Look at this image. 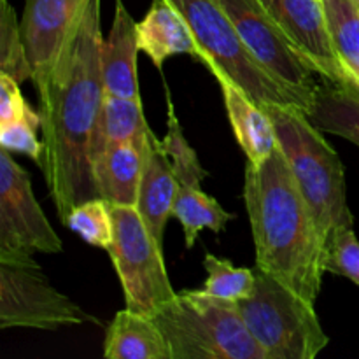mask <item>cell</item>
I'll return each mask as SVG.
<instances>
[{"label": "cell", "instance_id": "6da1fadb", "mask_svg": "<svg viewBox=\"0 0 359 359\" xmlns=\"http://www.w3.org/2000/svg\"><path fill=\"white\" fill-rule=\"evenodd\" d=\"M100 0H84L65 49L39 95L44 172L62 223L70 210L97 198L93 140L105 97L102 76Z\"/></svg>", "mask_w": 359, "mask_h": 359}, {"label": "cell", "instance_id": "7a4b0ae2", "mask_svg": "<svg viewBox=\"0 0 359 359\" xmlns=\"http://www.w3.org/2000/svg\"><path fill=\"white\" fill-rule=\"evenodd\" d=\"M244 202L256 266L316 304L323 286V241L280 147L259 167L245 165Z\"/></svg>", "mask_w": 359, "mask_h": 359}, {"label": "cell", "instance_id": "3957f363", "mask_svg": "<svg viewBox=\"0 0 359 359\" xmlns=\"http://www.w3.org/2000/svg\"><path fill=\"white\" fill-rule=\"evenodd\" d=\"M276 126L280 151L312 210L323 249L340 230L353 228L347 205L344 165L307 112L286 105H265Z\"/></svg>", "mask_w": 359, "mask_h": 359}, {"label": "cell", "instance_id": "277c9868", "mask_svg": "<svg viewBox=\"0 0 359 359\" xmlns=\"http://www.w3.org/2000/svg\"><path fill=\"white\" fill-rule=\"evenodd\" d=\"M188 21L198 60L216 79H228L259 105H286L307 112L312 98L270 74L249 53L233 23L216 0H168Z\"/></svg>", "mask_w": 359, "mask_h": 359}, {"label": "cell", "instance_id": "5b68a950", "mask_svg": "<svg viewBox=\"0 0 359 359\" xmlns=\"http://www.w3.org/2000/svg\"><path fill=\"white\" fill-rule=\"evenodd\" d=\"M153 319L170 346L172 359H266L237 302L203 290L177 293Z\"/></svg>", "mask_w": 359, "mask_h": 359}, {"label": "cell", "instance_id": "8992f818", "mask_svg": "<svg viewBox=\"0 0 359 359\" xmlns=\"http://www.w3.org/2000/svg\"><path fill=\"white\" fill-rule=\"evenodd\" d=\"M255 293L237 302L266 359H314L328 346L314 304L255 266Z\"/></svg>", "mask_w": 359, "mask_h": 359}, {"label": "cell", "instance_id": "52a82bcc", "mask_svg": "<svg viewBox=\"0 0 359 359\" xmlns=\"http://www.w3.org/2000/svg\"><path fill=\"white\" fill-rule=\"evenodd\" d=\"M114 219V241L109 248L126 309L154 316L158 309L175 297L167 266L163 245L151 235L135 205L111 203Z\"/></svg>", "mask_w": 359, "mask_h": 359}, {"label": "cell", "instance_id": "ba28073f", "mask_svg": "<svg viewBox=\"0 0 359 359\" xmlns=\"http://www.w3.org/2000/svg\"><path fill=\"white\" fill-rule=\"evenodd\" d=\"M100 323L51 286L34 256L0 259V330H55Z\"/></svg>", "mask_w": 359, "mask_h": 359}, {"label": "cell", "instance_id": "9c48e42d", "mask_svg": "<svg viewBox=\"0 0 359 359\" xmlns=\"http://www.w3.org/2000/svg\"><path fill=\"white\" fill-rule=\"evenodd\" d=\"M63 244L32 189L30 174L0 147V259L55 255Z\"/></svg>", "mask_w": 359, "mask_h": 359}, {"label": "cell", "instance_id": "30bf717a", "mask_svg": "<svg viewBox=\"0 0 359 359\" xmlns=\"http://www.w3.org/2000/svg\"><path fill=\"white\" fill-rule=\"evenodd\" d=\"M238 37L270 74L314 100L319 83L311 60L290 41L259 0H216Z\"/></svg>", "mask_w": 359, "mask_h": 359}, {"label": "cell", "instance_id": "8fae6325", "mask_svg": "<svg viewBox=\"0 0 359 359\" xmlns=\"http://www.w3.org/2000/svg\"><path fill=\"white\" fill-rule=\"evenodd\" d=\"M84 0H27L20 21L21 37L34 69L39 95L48 88L51 74L65 49Z\"/></svg>", "mask_w": 359, "mask_h": 359}, {"label": "cell", "instance_id": "7c38bea8", "mask_svg": "<svg viewBox=\"0 0 359 359\" xmlns=\"http://www.w3.org/2000/svg\"><path fill=\"white\" fill-rule=\"evenodd\" d=\"M290 41L325 81L351 86L354 81L333 48L323 0H259ZM358 86V84H356Z\"/></svg>", "mask_w": 359, "mask_h": 359}, {"label": "cell", "instance_id": "4fadbf2b", "mask_svg": "<svg viewBox=\"0 0 359 359\" xmlns=\"http://www.w3.org/2000/svg\"><path fill=\"white\" fill-rule=\"evenodd\" d=\"M137 21L128 13L123 0H116L114 21L109 37L102 42V76L107 95L140 98L137 77Z\"/></svg>", "mask_w": 359, "mask_h": 359}, {"label": "cell", "instance_id": "5bb4252c", "mask_svg": "<svg viewBox=\"0 0 359 359\" xmlns=\"http://www.w3.org/2000/svg\"><path fill=\"white\" fill-rule=\"evenodd\" d=\"M177 179L172 165L161 147V139L151 133L144 147V168L140 179L137 209L146 223L147 230L163 245L165 226L172 217L175 195H177Z\"/></svg>", "mask_w": 359, "mask_h": 359}, {"label": "cell", "instance_id": "9a60e30c", "mask_svg": "<svg viewBox=\"0 0 359 359\" xmlns=\"http://www.w3.org/2000/svg\"><path fill=\"white\" fill-rule=\"evenodd\" d=\"M223 91L224 107L238 146L249 163L259 167L279 147L276 126L263 105L252 100L244 90L228 79H217Z\"/></svg>", "mask_w": 359, "mask_h": 359}, {"label": "cell", "instance_id": "2e32d148", "mask_svg": "<svg viewBox=\"0 0 359 359\" xmlns=\"http://www.w3.org/2000/svg\"><path fill=\"white\" fill-rule=\"evenodd\" d=\"M139 49L161 69L175 55L198 58V44L182 14L168 0H153L142 21L137 23Z\"/></svg>", "mask_w": 359, "mask_h": 359}, {"label": "cell", "instance_id": "e0dca14e", "mask_svg": "<svg viewBox=\"0 0 359 359\" xmlns=\"http://www.w3.org/2000/svg\"><path fill=\"white\" fill-rule=\"evenodd\" d=\"M144 168V151L132 142L111 144L95 156L93 175L98 196L109 203L137 205Z\"/></svg>", "mask_w": 359, "mask_h": 359}, {"label": "cell", "instance_id": "ac0fdd59", "mask_svg": "<svg viewBox=\"0 0 359 359\" xmlns=\"http://www.w3.org/2000/svg\"><path fill=\"white\" fill-rule=\"evenodd\" d=\"M107 359H172V351L153 316L119 311L104 340Z\"/></svg>", "mask_w": 359, "mask_h": 359}, {"label": "cell", "instance_id": "d6986e66", "mask_svg": "<svg viewBox=\"0 0 359 359\" xmlns=\"http://www.w3.org/2000/svg\"><path fill=\"white\" fill-rule=\"evenodd\" d=\"M307 118L323 133L344 137L359 147V86H344L323 79Z\"/></svg>", "mask_w": 359, "mask_h": 359}, {"label": "cell", "instance_id": "ffe728a7", "mask_svg": "<svg viewBox=\"0 0 359 359\" xmlns=\"http://www.w3.org/2000/svg\"><path fill=\"white\" fill-rule=\"evenodd\" d=\"M151 128L146 121L142 98H125L105 93L93 140V160L111 144L132 142L144 151Z\"/></svg>", "mask_w": 359, "mask_h": 359}, {"label": "cell", "instance_id": "44dd1931", "mask_svg": "<svg viewBox=\"0 0 359 359\" xmlns=\"http://www.w3.org/2000/svg\"><path fill=\"white\" fill-rule=\"evenodd\" d=\"M172 217L181 223L184 230L186 248L191 249L203 228H209L214 233H221L233 214L226 212L214 196L207 195L200 186H177Z\"/></svg>", "mask_w": 359, "mask_h": 359}, {"label": "cell", "instance_id": "7402d4cb", "mask_svg": "<svg viewBox=\"0 0 359 359\" xmlns=\"http://www.w3.org/2000/svg\"><path fill=\"white\" fill-rule=\"evenodd\" d=\"M328 30L340 63L359 86V9L354 0H323Z\"/></svg>", "mask_w": 359, "mask_h": 359}, {"label": "cell", "instance_id": "603a6c76", "mask_svg": "<svg viewBox=\"0 0 359 359\" xmlns=\"http://www.w3.org/2000/svg\"><path fill=\"white\" fill-rule=\"evenodd\" d=\"M167 90V105H168V121H167V135L161 139V147L167 154L168 161L172 165L175 179L179 186H200V182L207 177V170L200 163L198 156L193 151L182 133L181 125L177 121V116L174 112V104H172L170 91Z\"/></svg>", "mask_w": 359, "mask_h": 359}, {"label": "cell", "instance_id": "cb8c5ba5", "mask_svg": "<svg viewBox=\"0 0 359 359\" xmlns=\"http://www.w3.org/2000/svg\"><path fill=\"white\" fill-rule=\"evenodd\" d=\"M207 279L202 290L212 297L230 302H241L251 297L256 287L255 269H241L231 265L230 259L217 258L207 252L203 258Z\"/></svg>", "mask_w": 359, "mask_h": 359}, {"label": "cell", "instance_id": "d4e9b609", "mask_svg": "<svg viewBox=\"0 0 359 359\" xmlns=\"http://www.w3.org/2000/svg\"><path fill=\"white\" fill-rule=\"evenodd\" d=\"M63 224L79 235L84 242L104 251H109L114 241V219H112L111 203L100 196L74 207Z\"/></svg>", "mask_w": 359, "mask_h": 359}, {"label": "cell", "instance_id": "484cf974", "mask_svg": "<svg viewBox=\"0 0 359 359\" xmlns=\"http://www.w3.org/2000/svg\"><path fill=\"white\" fill-rule=\"evenodd\" d=\"M0 72L18 83L34 79V69L27 55V46L21 37L16 13L7 0L0 4Z\"/></svg>", "mask_w": 359, "mask_h": 359}, {"label": "cell", "instance_id": "4316f807", "mask_svg": "<svg viewBox=\"0 0 359 359\" xmlns=\"http://www.w3.org/2000/svg\"><path fill=\"white\" fill-rule=\"evenodd\" d=\"M323 270L359 286V241L353 228L340 230L323 249Z\"/></svg>", "mask_w": 359, "mask_h": 359}, {"label": "cell", "instance_id": "83f0119b", "mask_svg": "<svg viewBox=\"0 0 359 359\" xmlns=\"http://www.w3.org/2000/svg\"><path fill=\"white\" fill-rule=\"evenodd\" d=\"M39 128H41V114H39V111L27 116V118L0 125V147H4V149L13 154H25L41 167L42 154H44V142L37 139Z\"/></svg>", "mask_w": 359, "mask_h": 359}, {"label": "cell", "instance_id": "f1b7e54d", "mask_svg": "<svg viewBox=\"0 0 359 359\" xmlns=\"http://www.w3.org/2000/svg\"><path fill=\"white\" fill-rule=\"evenodd\" d=\"M34 109L25 100L20 83L7 74L0 72V125L16 121L34 114Z\"/></svg>", "mask_w": 359, "mask_h": 359}, {"label": "cell", "instance_id": "f546056e", "mask_svg": "<svg viewBox=\"0 0 359 359\" xmlns=\"http://www.w3.org/2000/svg\"><path fill=\"white\" fill-rule=\"evenodd\" d=\"M354 2H356V6H358V9H359V0H354Z\"/></svg>", "mask_w": 359, "mask_h": 359}]
</instances>
